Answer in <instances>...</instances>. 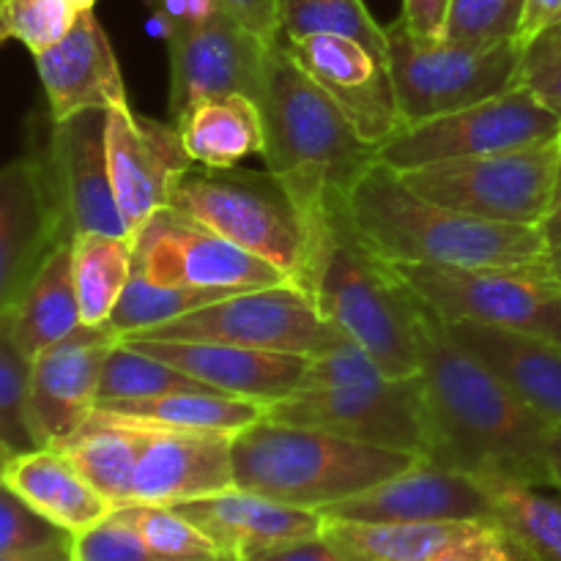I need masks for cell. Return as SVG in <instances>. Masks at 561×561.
<instances>
[{
  "mask_svg": "<svg viewBox=\"0 0 561 561\" xmlns=\"http://www.w3.org/2000/svg\"><path fill=\"white\" fill-rule=\"evenodd\" d=\"M420 378L431 422L427 460L471 474L551 485V422L515 398L477 356L458 345L444 318L416 299Z\"/></svg>",
  "mask_w": 561,
  "mask_h": 561,
  "instance_id": "6da1fadb",
  "label": "cell"
},
{
  "mask_svg": "<svg viewBox=\"0 0 561 561\" xmlns=\"http://www.w3.org/2000/svg\"><path fill=\"white\" fill-rule=\"evenodd\" d=\"M348 217L362 241L389 263L520 268L548 277L537 225L488 222L449 211L416 195L398 170L378 159L348 192Z\"/></svg>",
  "mask_w": 561,
  "mask_h": 561,
  "instance_id": "7a4b0ae2",
  "label": "cell"
},
{
  "mask_svg": "<svg viewBox=\"0 0 561 561\" xmlns=\"http://www.w3.org/2000/svg\"><path fill=\"white\" fill-rule=\"evenodd\" d=\"M266 126L263 159L312 225L332 203L348 201L356 181L373 168L378 148L362 140L343 110L274 42L261 88Z\"/></svg>",
  "mask_w": 561,
  "mask_h": 561,
  "instance_id": "3957f363",
  "label": "cell"
},
{
  "mask_svg": "<svg viewBox=\"0 0 561 561\" xmlns=\"http://www.w3.org/2000/svg\"><path fill=\"white\" fill-rule=\"evenodd\" d=\"M301 290L389 378L420 373L416 296L394 274L392 263L376 255L356 233L348 201L332 203L318 219Z\"/></svg>",
  "mask_w": 561,
  "mask_h": 561,
  "instance_id": "277c9868",
  "label": "cell"
},
{
  "mask_svg": "<svg viewBox=\"0 0 561 561\" xmlns=\"http://www.w3.org/2000/svg\"><path fill=\"white\" fill-rule=\"evenodd\" d=\"M416 460V455L400 449L283 425L266 416L233 436L236 488L316 513L381 485Z\"/></svg>",
  "mask_w": 561,
  "mask_h": 561,
  "instance_id": "5b68a950",
  "label": "cell"
},
{
  "mask_svg": "<svg viewBox=\"0 0 561 561\" xmlns=\"http://www.w3.org/2000/svg\"><path fill=\"white\" fill-rule=\"evenodd\" d=\"M170 206L305 285L316 225L272 170L192 164L173 186Z\"/></svg>",
  "mask_w": 561,
  "mask_h": 561,
  "instance_id": "8992f818",
  "label": "cell"
},
{
  "mask_svg": "<svg viewBox=\"0 0 561 561\" xmlns=\"http://www.w3.org/2000/svg\"><path fill=\"white\" fill-rule=\"evenodd\" d=\"M524 44L458 47L447 42H422L403 20L387 27V60L392 71L403 126L474 107L518 85Z\"/></svg>",
  "mask_w": 561,
  "mask_h": 561,
  "instance_id": "52a82bcc",
  "label": "cell"
},
{
  "mask_svg": "<svg viewBox=\"0 0 561 561\" xmlns=\"http://www.w3.org/2000/svg\"><path fill=\"white\" fill-rule=\"evenodd\" d=\"M559 140L400 173L420 197L488 222L540 225L553 208Z\"/></svg>",
  "mask_w": 561,
  "mask_h": 561,
  "instance_id": "ba28073f",
  "label": "cell"
},
{
  "mask_svg": "<svg viewBox=\"0 0 561 561\" xmlns=\"http://www.w3.org/2000/svg\"><path fill=\"white\" fill-rule=\"evenodd\" d=\"M394 274L447 323L510 329L561 345V288L520 268L392 263Z\"/></svg>",
  "mask_w": 561,
  "mask_h": 561,
  "instance_id": "9c48e42d",
  "label": "cell"
},
{
  "mask_svg": "<svg viewBox=\"0 0 561 561\" xmlns=\"http://www.w3.org/2000/svg\"><path fill=\"white\" fill-rule=\"evenodd\" d=\"M126 340H201L301 356L327 354L348 343V337L318 312L310 294L294 283L236 290L214 305Z\"/></svg>",
  "mask_w": 561,
  "mask_h": 561,
  "instance_id": "30bf717a",
  "label": "cell"
},
{
  "mask_svg": "<svg viewBox=\"0 0 561 561\" xmlns=\"http://www.w3.org/2000/svg\"><path fill=\"white\" fill-rule=\"evenodd\" d=\"M559 135L561 118L537 102L526 88L515 85L513 91L474 107L403 126L398 135L378 146L376 157L398 173H409L447 159L542 146L559 140Z\"/></svg>",
  "mask_w": 561,
  "mask_h": 561,
  "instance_id": "8fae6325",
  "label": "cell"
},
{
  "mask_svg": "<svg viewBox=\"0 0 561 561\" xmlns=\"http://www.w3.org/2000/svg\"><path fill=\"white\" fill-rule=\"evenodd\" d=\"M263 416L283 425L316 427L351 442L400 449L416 458L431 455V422L420 373L362 387L299 389L266 405Z\"/></svg>",
  "mask_w": 561,
  "mask_h": 561,
  "instance_id": "7c38bea8",
  "label": "cell"
},
{
  "mask_svg": "<svg viewBox=\"0 0 561 561\" xmlns=\"http://www.w3.org/2000/svg\"><path fill=\"white\" fill-rule=\"evenodd\" d=\"M135 266L159 285L255 290L290 283L277 266L173 206L153 214L135 236Z\"/></svg>",
  "mask_w": 561,
  "mask_h": 561,
  "instance_id": "4fadbf2b",
  "label": "cell"
},
{
  "mask_svg": "<svg viewBox=\"0 0 561 561\" xmlns=\"http://www.w3.org/2000/svg\"><path fill=\"white\" fill-rule=\"evenodd\" d=\"M168 42L170 121L175 126L206 99L230 93L261 99L272 44L222 9L203 22H175Z\"/></svg>",
  "mask_w": 561,
  "mask_h": 561,
  "instance_id": "5bb4252c",
  "label": "cell"
},
{
  "mask_svg": "<svg viewBox=\"0 0 561 561\" xmlns=\"http://www.w3.org/2000/svg\"><path fill=\"white\" fill-rule=\"evenodd\" d=\"M71 241L44 157L0 168V318L20 305L49 252Z\"/></svg>",
  "mask_w": 561,
  "mask_h": 561,
  "instance_id": "9a60e30c",
  "label": "cell"
},
{
  "mask_svg": "<svg viewBox=\"0 0 561 561\" xmlns=\"http://www.w3.org/2000/svg\"><path fill=\"white\" fill-rule=\"evenodd\" d=\"M192 164L173 121L146 118L131 107L107 110L110 181L129 236L170 206L173 186Z\"/></svg>",
  "mask_w": 561,
  "mask_h": 561,
  "instance_id": "2e32d148",
  "label": "cell"
},
{
  "mask_svg": "<svg viewBox=\"0 0 561 561\" xmlns=\"http://www.w3.org/2000/svg\"><path fill=\"white\" fill-rule=\"evenodd\" d=\"M345 524H469L496 520L493 499L471 474L420 458L354 499L321 510Z\"/></svg>",
  "mask_w": 561,
  "mask_h": 561,
  "instance_id": "e0dca14e",
  "label": "cell"
},
{
  "mask_svg": "<svg viewBox=\"0 0 561 561\" xmlns=\"http://www.w3.org/2000/svg\"><path fill=\"white\" fill-rule=\"evenodd\" d=\"M283 47L343 110L362 140L378 148L403 129L389 64L373 55L365 44L318 33V36L285 38Z\"/></svg>",
  "mask_w": 561,
  "mask_h": 561,
  "instance_id": "ac0fdd59",
  "label": "cell"
},
{
  "mask_svg": "<svg viewBox=\"0 0 561 561\" xmlns=\"http://www.w3.org/2000/svg\"><path fill=\"white\" fill-rule=\"evenodd\" d=\"M71 239L80 233L126 236L107 168V110H82L53 124L44 153Z\"/></svg>",
  "mask_w": 561,
  "mask_h": 561,
  "instance_id": "d6986e66",
  "label": "cell"
},
{
  "mask_svg": "<svg viewBox=\"0 0 561 561\" xmlns=\"http://www.w3.org/2000/svg\"><path fill=\"white\" fill-rule=\"evenodd\" d=\"M118 337L107 327H80L33 356L27 416L36 447H55L75 436L99 400V381Z\"/></svg>",
  "mask_w": 561,
  "mask_h": 561,
  "instance_id": "ffe728a7",
  "label": "cell"
},
{
  "mask_svg": "<svg viewBox=\"0 0 561 561\" xmlns=\"http://www.w3.org/2000/svg\"><path fill=\"white\" fill-rule=\"evenodd\" d=\"M135 425L142 427V449L137 460L135 488H131L135 504L175 507L236 485V433L173 431V427L142 425V422Z\"/></svg>",
  "mask_w": 561,
  "mask_h": 561,
  "instance_id": "44dd1931",
  "label": "cell"
},
{
  "mask_svg": "<svg viewBox=\"0 0 561 561\" xmlns=\"http://www.w3.org/2000/svg\"><path fill=\"white\" fill-rule=\"evenodd\" d=\"M135 351L168 362L208 389L272 405L290 398L305 378L312 356L241 348L201 340H121Z\"/></svg>",
  "mask_w": 561,
  "mask_h": 561,
  "instance_id": "7402d4cb",
  "label": "cell"
},
{
  "mask_svg": "<svg viewBox=\"0 0 561 561\" xmlns=\"http://www.w3.org/2000/svg\"><path fill=\"white\" fill-rule=\"evenodd\" d=\"M33 58L53 124L82 110L129 107L118 58L93 11L77 16L75 27L58 44Z\"/></svg>",
  "mask_w": 561,
  "mask_h": 561,
  "instance_id": "603a6c76",
  "label": "cell"
},
{
  "mask_svg": "<svg viewBox=\"0 0 561 561\" xmlns=\"http://www.w3.org/2000/svg\"><path fill=\"white\" fill-rule=\"evenodd\" d=\"M175 510L190 518L219 551L239 557L323 531V515L316 510L290 507L236 485L214 496L175 504Z\"/></svg>",
  "mask_w": 561,
  "mask_h": 561,
  "instance_id": "cb8c5ba5",
  "label": "cell"
},
{
  "mask_svg": "<svg viewBox=\"0 0 561 561\" xmlns=\"http://www.w3.org/2000/svg\"><path fill=\"white\" fill-rule=\"evenodd\" d=\"M447 323V321H444ZM449 334L551 425L561 422V345L510 329L447 323Z\"/></svg>",
  "mask_w": 561,
  "mask_h": 561,
  "instance_id": "d4e9b609",
  "label": "cell"
},
{
  "mask_svg": "<svg viewBox=\"0 0 561 561\" xmlns=\"http://www.w3.org/2000/svg\"><path fill=\"white\" fill-rule=\"evenodd\" d=\"M3 485H9L27 507L71 537L91 529L115 510L55 447L16 453L3 471Z\"/></svg>",
  "mask_w": 561,
  "mask_h": 561,
  "instance_id": "484cf974",
  "label": "cell"
},
{
  "mask_svg": "<svg viewBox=\"0 0 561 561\" xmlns=\"http://www.w3.org/2000/svg\"><path fill=\"white\" fill-rule=\"evenodd\" d=\"M55 449L71 460L82 480L102 493L115 510L131 504L137 460L142 449V427L135 422L115 416L104 409H93L85 425L55 444Z\"/></svg>",
  "mask_w": 561,
  "mask_h": 561,
  "instance_id": "4316f807",
  "label": "cell"
},
{
  "mask_svg": "<svg viewBox=\"0 0 561 561\" xmlns=\"http://www.w3.org/2000/svg\"><path fill=\"white\" fill-rule=\"evenodd\" d=\"M179 129L190 159L203 168H239L241 159L263 157L266 146L261 104L244 93L206 99Z\"/></svg>",
  "mask_w": 561,
  "mask_h": 561,
  "instance_id": "83f0119b",
  "label": "cell"
},
{
  "mask_svg": "<svg viewBox=\"0 0 561 561\" xmlns=\"http://www.w3.org/2000/svg\"><path fill=\"white\" fill-rule=\"evenodd\" d=\"M80 323V301H77L75 272H71V241H64L49 252L44 266L22 294L20 305L11 310V327L20 348L33 359L44 348L69 337Z\"/></svg>",
  "mask_w": 561,
  "mask_h": 561,
  "instance_id": "f1b7e54d",
  "label": "cell"
},
{
  "mask_svg": "<svg viewBox=\"0 0 561 561\" xmlns=\"http://www.w3.org/2000/svg\"><path fill=\"white\" fill-rule=\"evenodd\" d=\"M96 409L126 416L131 422L173 431H222L241 433L263 420L266 405L255 400L233 398V394L211 392H168L159 398L142 400H102Z\"/></svg>",
  "mask_w": 561,
  "mask_h": 561,
  "instance_id": "f546056e",
  "label": "cell"
},
{
  "mask_svg": "<svg viewBox=\"0 0 561 561\" xmlns=\"http://www.w3.org/2000/svg\"><path fill=\"white\" fill-rule=\"evenodd\" d=\"M480 524H345L323 518V537L343 561H433Z\"/></svg>",
  "mask_w": 561,
  "mask_h": 561,
  "instance_id": "4dcf8cb0",
  "label": "cell"
},
{
  "mask_svg": "<svg viewBox=\"0 0 561 561\" xmlns=\"http://www.w3.org/2000/svg\"><path fill=\"white\" fill-rule=\"evenodd\" d=\"M135 268V247L126 236L80 233L71 239L80 318L85 327H104Z\"/></svg>",
  "mask_w": 561,
  "mask_h": 561,
  "instance_id": "1f68e13d",
  "label": "cell"
},
{
  "mask_svg": "<svg viewBox=\"0 0 561 561\" xmlns=\"http://www.w3.org/2000/svg\"><path fill=\"white\" fill-rule=\"evenodd\" d=\"M236 290L222 288H186V285H159L148 279L140 268H131V277L115 305L113 316L104 327L118 340L135 337V334L148 332L159 323L175 321V318L195 312L201 307L214 305Z\"/></svg>",
  "mask_w": 561,
  "mask_h": 561,
  "instance_id": "d6a6232c",
  "label": "cell"
},
{
  "mask_svg": "<svg viewBox=\"0 0 561 561\" xmlns=\"http://www.w3.org/2000/svg\"><path fill=\"white\" fill-rule=\"evenodd\" d=\"M493 499L496 520L513 531L537 561H561V502L535 485L504 477L477 480Z\"/></svg>",
  "mask_w": 561,
  "mask_h": 561,
  "instance_id": "836d02e7",
  "label": "cell"
},
{
  "mask_svg": "<svg viewBox=\"0 0 561 561\" xmlns=\"http://www.w3.org/2000/svg\"><path fill=\"white\" fill-rule=\"evenodd\" d=\"M277 22L279 42L329 33L354 38L387 60V27L373 20L365 0H279Z\"/></svg>",
  "mask_w": 561,
  "mask_h": 561,
  "instance_id": "e575fe53",
  "label": "cell"
},
{
  "mask_svg": "<svg viewBox=\"0 0 561 561\" xmlns=\"http://www.w3.org/2000/svg\"><path fill=\"white\" fill-rule=\"evenodd\" d=\"M206 383L195 381L168 362L121 343L110 351L99 381V400H142L168 392H203ZM214 392V389H211Z\"/></svg>",
  "mask_w": 561,
  "mask_h": 561,
  "instance_id": "d590c367",
  "label": "cell"
},
{
  "mask_svg": "<svg viewBox=\"0 0 561 561\" xmlns=\"http://www.w3.org/2000/svg\"><path fill=\"white\" fill-rule=\"evenodd\" d=\"M33 359L20 348L11 327V312L0 318V438L14 453H31L36 438L27 416Z\"/></svg>",
  "mask_w": 561,
  "mask_h": 561,
  "instance_id": "8d00e7d4",
  "label": "cell"
},
{
  "mask_svg": "<svg viewBox=\"0 0 561 561\" xmlns=\"http://www.w3.org/2000/svg\"><path fill=\"white\" fill-rule=\"evenodd\" d=\"M118 513L137 529V535L146 540L162 561L201 559L222 553L190 518L175 507H159V504H126Z\"/></svg>",
  "mask_w": 561,
  "mask_h": 561,
  "instance_id": "74e56055",
  "label": "cell"
},
{
  "mask_svg": "<svg viewBox=\"0 0 561 561\" xmlns=\"http://www.w3.org/2000/svg\"><path fill=\"white\" fill-rule=\"evenodd\" d=\"M526 0H449L442 42L493 47L518 38Z\"/></svg>",
  "mask_w": 561,
  "mask_h": 561,
  "instance_id": "f35d334b",
  "label": "cell"
},
{
  "mask_svg": "<svg viewBox=\"0 0 561 561\" xmlns=\"http://www.w3.org/2000/svg\"><path fill=\"white\" fill-rule=\"evenodd\" d=\"M77 16L66 0H5L11 38L25 44L33 55L58 44L75 27Z\"/></svg>",
  "mask_w": 561,
  "mask_h": 561,
  "instance_id": "ab89813d",
  "label": "cell"
},
{
  "mask_svg": "<svg viewBox=\"0 0 561 561\" xmlns=\"http://www.w3.org/2000/svg\"><path fill=\"white\" fill-rule=\"evenodd\" d=\"M518 85L561 118V22L524 44Z\"/></svg>",
  "mask_w": 561,
  "mask_h": 561,
  "instance_id": "60d3db41",
  "label": "cell"
},
{
  "mask_svg": "<svg viewBox=\"0 0 561 561\" xmlns=\"http://www.w3.org/2000/svg\"><path fill=\"white\" fill-rule=\"evenodd\" d=\"M71 559L75 561H162L146 546L135 526L113 510L107 518L91 529L71 537Z\"/></svg>",
  "mask_w": 561,
  "mask_h": 561,
  "instance_id": "b9f144b4",
  "label": "cell"
},
{
  "mask_svg": "<svg viewBox=\"0 0 561 561\" xmlns=\"http://www.w3.org/2000/svg\"><path fill=\"white\" fill-rule=\"evenodd\" d=\"M381 378L389 376L376 365V359L367 351H362L354 340H348L340 348L312 356L299 389H345L362 387V383H376Z\"/></svg>",
  "mask_w": 561,
  "mask_h": 561,
  "instance_id": "7bdbcfd3",
  "label": "cell"
},
{
  "mask_svg": "<svg viewBox=\"0 0 561 561\" xmlns=\"http://www.w3.org/2000/svg\"><path fill=\"white\" fill-rule=\"evenodd\" d=\"M64 540H71V535L42 518L9 485L0 482V553L31 551Z\"/></svg>",
  "mask_w": 561,
  "mask_h": 561,
  "instance_id": "ee69618b",
  "label": "cell"
},
{
  "mask_svg": "<svg viewBox=\"0 0 561 561\" xmlns=\"http://www.w3.org/2000/svg\"><path fill=\"white\" fill-rule=\"evenodd\" d=\"M217 9H222L236 22H241L252 33H257L263 42H279V0H217Z\"/></svg>",
  "mask_w": 561,
  "mask_h": 561,
  "instance_id": "f6af8a7d",
  "label": "cell"
},
{
  "mask_svg": "<svg viewBox=\"0 0 561 561\" xmlns=\"http://www.w3.org/2000/svg\"><path fill=\"white\" fill-rule=\"evenodd\" d=\"M241 561H343L334 551L332 542L321 535L301 537V540L283 542V546L261 548V551L244 553Z\"/></svg>",
  "mask_w": 561,
  "mask_h": 561,
  "instance_id": "bcb514c9",
  "label": "cell"
},
{
  "mask_svg": "<svg viewBox=\"0 0 561 561\" xmlns=\"http://www.w3.org/2000/svg\"><path fill=\"white\" fill-rule=\"evenodd\" d=\"M449 0H403V16L411 33L422 42H438L447 20Z\"/></svg>",
  "mask_w": 561,
  "mask_h": 561,
  "instance_id": "7dc6e473",
  "label": "cell"
},
{
  "mask_svg": "<svg viewBox=\"0 0 561 561\" xmlns=\"http://www.w3.org/2000/svg\"><path fill=\"white\" fill-rule=\"evenodd\" d=\"M561 22V0H526L524 16H520L518 42L526 44L542 33L546 27H553Z\"/></svg>",
  "mask_w": 561,
  "mask_h": 561,
  "instance_id": "c3c4849f",
  "label": "cell"
},
{
  "mask_svg": "<svg viewBox=\"0 0 561 561\" xmlns=\"http://www.w3.org/2000/svg\"><path fill=\"white\" fill-rule=\"evenodd\" d=\"M537 228H540L542 250H546L548 277L561 288V203L546 214V219Z\"/></svg>",
  "mask_w": 561,
  "mask_h": 561,
  "instance_id": "681fc988",
  "label": "cell"
},
{
  "mask_svg": "<svg viewBox=\"0 0 561 561\" xmlns=\"http://www.w3.org/2000/svg\"><path fill=\"white\" fill-rule=\"evenodd\" d=\"M157 11L173 22H203L217 11V0H157Z\"/></svg>",
  "mask_w": 561,
  "mask_h": 561,
  "instance_id": "f907efd6",
  "label": "cell"
},
{
  "mask_svg": "<svg viewBox=\"0 0 561 561\" xmlns=\"http://www.w3.org/2000/svg\"><path fill=\"white\" fill-rule=\"evenodd\" d=\"M0 561H75L71 559V540L55 542V546L31 548V551L0 553Z\"/></svg>",
  "mask_w": 561,
  "mask_h": 561,
  "instance_id": "816d5d0a",
  "label": "cell"
},
{
  "mask_svg": "<svg viewBox=\"0 0 561 561\" xmlns=\"http://www.w3.org/2000/svg\"><path fill=\"white\" fill-rule=\"evenodd\" d=\"M548 474H551V485L561 491V422L551 425V433H548Z\"/></svg>",
  "mask_w": 561,
  "mask_h": 561,
  "instance_id": "f5cc1de1",
  "label": "cell"
},
{
  "mask_svg": "<svg viewBox=\"0 0 561 561\" xmlns=\"http://www.w3.org/2000/svg\"><path fill=\"white\" fill-rule=\"evenodd\" d=\"M14 449L9 447V444L3 442V438H0V482H3V471H5V466H9V460L14 458Z\"/></svg>",
  "mask_w": 561,
  "mask_h": 561,
  "instance_id": "db71d44e",
  "label": "cell"
},
{
  "mask_svg": "<svg viewBox=\"0 0 561 561\" xmlns=\"http://www.w3.org/2000/svg\"><path fill=\"white\" fill-rule=\"evenodd\" d=\"M561 203V135H559V157H557V186H553V206Z\"/></svg>",
  "mask_w": 561,
  "mask_h": 561,
  "instance_id": "11a10c76",
  "label": "cell"
},
{
  "mask_svg": "<svg viewBox=\"0 0 561 561\" xmlns=\"http://www.w3.org/2000/svg\"><path fill=\"white\" fill-rule=\"evenodd\" d=\"M5 38H11V31L9 20H5V0H0V44H3Z\"/></svg>",
  "mask_w": 561,
  "mask_h": 561,
  "instance_id": "9f6ffc18",
  "label": "cell"
},
{
  "mask_svg": "<svg viewBox=\"0 0 561 561\" xmlns=\"http://www.w3.org/2000/svg\"><path fill=\"white\" fill-rule=\"evenodd\" d=\"M181 561H241L239 553H214V557H201V559H181Z\"/></svg>",
  "mask_w": 561,
  "mask_h": 561,
  "instance_id": "6f0895ef",
  "label": "cell"
},
{
  "mask_svg": "<svg viewBox=\"0 0 561 561\" xmlns=\"http://www.w3.org/2000/svg\"><path fill=\"white\" fill-rule=\"evenodd\" d=\"M66 3H69L77 14H85V11H93L96 0H66Z\"/></svg>",
  "mask_w": 561,
  "mask_h": 561,
  "instance_id": "680465c9",
  "label": "cell"
}]
</instances>
